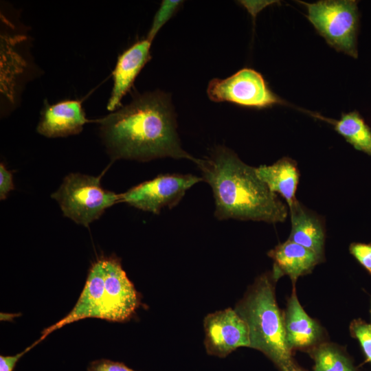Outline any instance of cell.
Listing matches in <instances>:
<instances>
[{"label": "cell", "instance_id": "obj_18", "mask_svg": "<svg viewBox=\"0 0 371 371\" xmlns=\"http://www.w3.org/2000/svg\"><path fill=\"white\" fill-rule=\"evenodd\" d=\"M182 1L164 0L156 12L147 39L152 42L161 27L177 12Z\"/></svg>", "mask_w": 371, "mask_h": 371}, {"label": "cell", "instance_id": "obj_14", "mask_svg": "<svg viewBox=\"0 0 371 371\" xmlns=\"http://www.w3.org/2000/svg\"><path fill=\"white\" fill-rule=\"evenodd\" d=\"M284 324L286 341L291 350L311 346L322 337L320 326L306 314L294 291L288 302Z\"/></svg>", "mask_w": 371, "mask_h": 371}, {"label": "cell", "instance_id": "obj_17", "mask_svg": "<svg viewBox=\"0 0 371 371\" xmlns=\"http://www.w3.org/2000/svg\"><path fill=\"white\" fill-rule=\"evenodd\" d=\"M314 371H355L350 361L337 349L322 345L314 351Z\"/></svg>", "mask_w": 371, "mask_h": 371}, {"label": "cell", "instance_id": "obj_2", "mask_svg": "<svg viewBox=\"0 0 371 371\" xmlns=\"http://www.w3.org/2000/svg\"><path fill=\"white\" fill-rule=\"evenodd\" d=\"M196 166L203 180L212 188L218 219L269 223L286 219V205L258 177L256 168L244 163L229 148L215 147L209 156L199 159Z\"/></svg>", "mask_w": 371, "mask_h": 371}, {"label": "cell", "instance_id": "obj_11", "mask_svg": "<svg viewBox=\"0 0 371 371\" xmlns=\"http://www.w3.org/2000/svg\"><path fill=\"white\" fill-rule=\"evenodd\" d=\"M87 122L81 103L67 100L47 106L36 130L47 137H66L80 133Z\"/></svg>", "mask_w": 371, "mask_h": 371}, {"label": "cell", "instance_id": "obj_1", "mask_svg": "<svg viewBox=\"0 0 371 371\" xmlns=\"http://www.w3.org/2000/svg\"><path fill=\"white\" fill-rule=\"evenodd\" d=\"M98 122L102 138L113 159L147 161L172 157L196 164L199 160L181 148L170 97L162 91L137 96Z\"/></svg>", "mask_w": 371, "mask_h": 371}, {"label": "cell", "instance_id": "obj_19", "mask_svg": "<svg viewBox=\"0 0 371 371\" xmlns=\"http://www.w3.org/2000/svg\"><path fill=\"white\" fill-rule=\"evenodd\" d=\"M350 332L359 340L367 360L371 362V325L357 319L351 323Z\"/></svg>", "mask_w": 371, "mask_h": 371}, {"label": "cell", "instance_id": "obj_24", "mask_svg": "<svg viewBox=\"0 0 371 371\" xmlns=\"http://www.w3.org/2000/svg\"><path fill=\"white\" fill-rule=\"evenodd\" d=\"M240 3L243 5L246 10L250 13L254 19L257 14L264 9L267 5H269L275 1H240Z\"/></svg>", "mask_w": 371, "mask_h": 371}, {"label": "cell", "instance_id": "obj_21", "mask_svg": "<svg viewBox=\"0 0 371 371\" xmlns=\"http://www.w3.org/2000/svg\"><path fill=\"white\" fill-rule=\"evenodd\" d=\"M87 371H135L124 363L109 359H98L91 362Z\"/></svg>", "mask_w": 371, "mask_h": 371}, {"label": "cell", "instance_id": "obj_5", "mask_svg": "<svg viewBox=\"0 0 371 371\" xmlns=\"http://www.w3.org/2000/svg\"><path fill=\"white\" fill-rule=\"evenodd\" d=\"M65 216L78 225L88 227L105 210L122 202L121 194L102 188L100 177L69 173L52 194Z\"/></svg>", "mask_w": 371, "mask_h": 371}, {"label": "cell", "instance_id": "obj_25", "mask_svg": "<svg viewBox=\"0 0 371 371\" xmlns=\"http://www.w3.org/2000/svg\"><path fill=\"white\" fill-rule=\"evenodd\" d=\"M290 371H302V370L293 368Z\"/></svg>", "mask_w": 371, "mask_h": 371}, {"label": "cell", "instance_id": "obj_8", "mask_svg": "<svg viewBox=\"0 0 371 371\" xmlns=\"http://www.w3.org/2000/svg\"><path fill=\"white\" fill-rule=\"evenodd\" d=\"M202 180L190 174H161L121 194L122 202L157 214L165 207L177 205L186 191Z\"/></svg>", "mask_w": 371, "mask_h": 371}, {"label": "cell", "instance_id": "obj_22", "mask_svg": "<svg viewBox=\"0 0 371 371\" xmlns=\"http://www.w3.org/2000/svg\"><path fill=\"white\" fill-rule=\"evenodd\" d=\"M14 189L12 173L3 163L0 164V199L4 200Z\"/></svg>", "mask_w": 371, "mask_h": 371}, {"label": "cell", "instance_id": "obj_3", "mask_svg": "<svg viewBox=\"0 0 371 371\" xmlns=\"http://www.w3.org/2000/svg\"><path fill=\"white\" fill-rule=\"evenodd\" d=\"M141 304L140 294L127 277L120 258L103 256L94 262L73 308L61 319L45 328L38 344L51 333L86 318L110 322L129 320Z\"/></svg>", "mask_w": 371, "mask_h": 371}, {"label": "cell", "instance_id": "obj_23", "mask_svg": "<svg viewBox=\"0 0 371 371\" xmlns=\"http://www.w3.org/2000/svg\"><path fill=\"white\" fill-rule=\"evenodd\" d=\"M36 345L37 343L35 341L31 346L25 348L23 351L16 354V355H0V371H12L16 362L19 360V359Z\"/></svg>", "mask_w": 371, "mask_h": 371}, {"label": "cell", "instance_id": "obj_15", "mask_svg": "<svg viewBox=\"0 0 371 371\" xmlns=\"http://www.w3.org/2000/svg\"><path fill=\"white\" fill-rule=\"evenodd\" d=\"M256 170L272 192L280 194L285 199L289 208L297 201L295 193L300 172L293 159L282 157L272 165L260 166Z\"/></svg>", "mask_w": 371, "mask_h": 371}, {"label": "cell", "instance_id": "obj_10", "mask_svg": "<svg viewBox=\"0 0 371 371\" xmlns=\"http://www.w3.org/2000/svg\"><path fill=\"white\" fill-rule=\"evenodd\" d=\"M151 41H139L124 51L117 58L113 72V87L107 109L115 111L120 107L122 98L132 87L137 76L150 60Z\"/></svg>", "mask_w": 371, "mask_h": 371}, {"label": "cell", "instance_id": "obj_20", "mask_svg": "<svg viewBox=\"0 0 371 371\" xmlns=\"http://www.w3.org/2000/svg\"><path fill=\"white\" fill-rule=\"evenodd\" d=\"M349 250L358 262L371 274V243H353Z\"/></svg>", "mask_w": 371, "mask_h": 371}, {"label": "cell", "instance_id": "obj_6", "mask_svg": "<svg viewBox=\"0 0 371 371\" xmlns=\"http://www.w3.org/2000/svg\"><path fill=\"white\" fill-rule=\"evenodd\" d=\"M307 9V18L326 43L337 52L358 57L359 12L354 0L300 1Z\"/></svg>", "mask_w": 371, "mask_h": 371}, {"label": "cell", "instance_id": "obj_16", "mask_svg": "<svg viewBox=\"0 0 371 371\" xmlns=\"http://www.w3.org/2000/svg\"><path fill=\"white\" fill-rule=\"evenodd\" d=\"M315 117L333 125L334 129L356 150L371 156V128L357 111L342 113L339 120L313 114Z\"/></svg>", "mask_w": 371, "mask_h": 371}, {"label": "cell", "instance_id": "obj_9", "mask_svg": "<svg viewBox=\"0 0 371 371\" xmlns=\"http://www.w3.org/2000/svg\"><path fill=\"white\" fill-rule=\"evenodd\" d=\"M203 326L208 355L224 358L238 347L250 346L248 326L234 309L209 313L204 318Z\"/></svg>", "mask_w": 371, "mask_h": 371}, {"label": "cell", "instance_id": "obj_12", "mask_svg": "<svg viewBox=\"0 0 371 371\" xmlns=\"http://www.w3.org/2000/svg\"><path fill=\"white\" fill-rule=\"evenodd\" d=\"M268 256L273 260V279L287 275L293 283L323 260L314 251L289 240L270 250Z\"/></svg>", "mask_w": 371, "mask_h": 371}, {"label": "cell", "instance_id": "obj_7", "mask_svg": "<svg viewBox=\"0 0 371 371\" xmlns=\"http://www.w3.org/2000/svg\"><path fill=\"white\" fill-rule=\"evenodd\" d=\"M207 93L213 102H227L248 108L286 104L269 89L261 74L250 68H243L227 78L212 79Z\"/></svg>", "mask_w": 371, "mask_h": 371}, {"label": "cell", "instance_id": "obj_13", "mask_svg": "<svg viewBox=\"0 0 371 371\" xmlns=\"http://www.w3.org/2000/svg\"><path fill=\"white\" fill-rule=\"evenodd\" d=\"M289 210L291 229L288 240L314 251L323 259L325 242L323 218L298 201Z\"/></svg>", "mask_w": 371, "mask_h": 371}, {"label": "cell", "instance_id": "obj_4", "mask_svg": "<svg viewBox=\"0 0 371 371\" xmlns=\"http://www.w3.org/2000/svg\"><path fill=\"white\" fill-rule=\"evenodd\" d=\"M271 274L258 278L234 310L246 322L251 348L257 349L276 363L283 371L293 367L280 311L276 303Z\"/></svg>", "mask_w": 371, "mask_h": 371}]
</instances>
